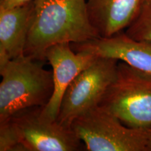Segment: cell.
Segmentation results:
<instances>
[{
	"mask_svg": "<svg viewBox=\"0 0 151 151\" xmlns=\"http://www.w3.org/2000/svg\"><path fill=\"white\" fill-rule=\"evenodd\" d=\"M71 127L89 151H150L151 130L124 125L101 106L73 120Z\"/></svg>",
	"mask_w": 151,
	"mask_h": 151,
	"instance_id": "obj_3",
	"label": "cell"
},
{
	"mask_svg": "<svg viewBox=\"0 0 151 151\" xmlns=\"http://www.w3.org/2000/svg\"><path fill=\"white\" fill-rule=\"evenodd\" d=\"M99 106L127 127L151 130V75L119 61L116 78Z\"/></svg>",
	"mask_w": 151,
	"mask_h": 151,
	"instance_id": "obj_4",
	"label": "cell"
},
{
	"mask_svg": "<svg viewBox=\"0 0 151 151\" xmlns=\"http://www.w3.org/2000/svg\"><path fill=\"white\" fill-rule=\"evenodd\" d=\"M22 150L9 120L0 122V151Z\"/></svg>",
	"mask_w": 151,
	"mask_h": 151,
	"instance_id": "obj_12",
	"label": "cell"
},
{
	"mask_svg": "<svg viewBox=\"0 0 151 151\" xmlns=\"http://www.w3.org/2000/svg\"><path fill=\"white\" fill-rule=\"evenodd\" d=\"M35 0H0V8L10 9L28 4Z\"/></svg>",
	"mask_w": 151,
	"mask_h": 151,
	"instance_id": "obj_13",
	"label": "cell"
},
{
	"mask_svg": "<svg viewBox=\"0 0 151 151\" xmlns=\"http://www.w3.org/2000/svg\"><path fill=\"white\" fill-rule=\"evenodd\" d=\"M42 108L25 109L6 120L12 124L22 150H78L82 142L71 127L46 118Z\"/></svg>",
	"mask_w": 151,
	"mask_h": 151,
	"instance_id": "obj_6",
	"label": "cell"
},
{
	"mask_svg": "<svg viewBox=\"0 0 151 151\" xmlns=\"http://www.w3.org/2000/svg\"><path fill=\"white\" fill-rule=\"evenodd\" d=\"M75 52H86L101 58L116 59L151 75V41H137L120 32L110 37L71 43Z\"/></svg>",
	"mask_w": 151,
	"mask_h": 151,
	"instance_id": "obj_8",
	"label": "cell"
},
{
	"mask_svg": "<svg viewBox=\"0 0 151 151\" xmlns=\"http://www.w3.org/2000/svg\"><path fill=\"white\" fill-rule=\"evenodd\" d=\"M35 16L24 55L46 62L47 49L100 38L90 22L87 0H35Z\"/></svg>",
	"mask_w": 151,
	"mask_h": 151,
	"instance_id": "obj_1",
	"label": "cell"
},
{
	"mask_svg": "<svg viewBox=\"0 0 151 151\" xmlns=\"http://www.w3.org/2000/svg\"><path fill=\"white\" fill-rule=\"evenodd\" d=\"M118 60L98 57L81 71L64 94L57 121L71 127L73 120L99 105L116 77Z\"/></svg>",
	"mask_w": 151,
	"mask_h": 151,
	"instance_id": "obj_5",
	"label": "cell"
},
{
	"mask_svg": "<svg viewBox=\"0 0 151 151\" xmlns=\"http://www.w3.org/2000/svg\"><path fill=\"white\" fill-rule=\"evenodd\" d=\"M35 9V1L14 8H0V66L24 55Z\"/></svg>",
	"mask_w": 151,
	"mask_h": 151,
	"instance_id": "obj_10",
	"label": "cell"
},
{
	"mask_svg": "<svg viewBox=\"0 0 151 151\" xmlns=\"http://www.w3.org/2000/svg\"><path fill=\"white\" fill-rule=\"evenodd\" d=\"M124 32L135 40L151 41V0L145 4Z\"/></svg>",
	"mask_w": 151,
	"mask_h": 151,
	"instance_id": "obj_11",
	"label": "cell"
},
{
	"mask_svg": "<svg viewBox=\"0 0 151 151\" xmlns=\"http://www.w3.org/2000/svg\"><path fill=\"white\" fill-rule=\"evenodd\" d=\"M150 151H151V138H150Z\"/></svg>",
	"mask_w": 151,
	"mask_h": 151,
	"instance_id": "obj_14",
	"label": "cell"
},
{
	"mask_svg": "<svg viewBox=\"0 0 151 151\" xmlns=\"http://www.w3.org/2000/svg\"><path fill=\"white\" fill-rule=\"evenodd\" d=\"M44 63L24 55L0 66V122L48 103L54 90L53 73Z\"/></svg>",
	"mask_w": 151,
	"mask_h": 151,
	"instance_id": "obj_2",
	"label": "cell"
},
{
	"mask_svg": "<svg viewBox=\"0 0 151 151\" xmlns=\"http://www.w3.org/2000/svg\"><path fill=\"white\" fill-rule=\"evenodd\" d=\"M98 58L92 53L75 52L71 43L54 45L47 49L45 58L52 67L54 90L41 113L49 120H57L64 94L76 77Z\"/></svg>",
	"mask_w": 151,
	"mask_h": 151,
	"instance_id": "obj_7",
	"label": "cell"
},
{
	"mask_svg": "<svg viewBox=\"0 0 151 151\" xmlns=\"http://www.w3.org/2000/svg\"><path fill=\"white\" fill-rule=\"evenodd\" d=\"M149 0H87L90 22L100 38L110 37L130 25Z\"/></svg>",
	"mask_w": 151,
	"mask_h": 151,
	"instance_id": "obj_9",
	"label": "cell"
}]
</instances>
